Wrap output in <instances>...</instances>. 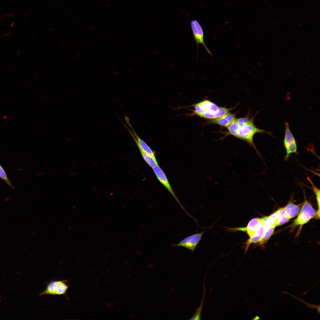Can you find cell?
<instances>
[{
  "label": "cell",
  "mask_w": 320,
  "mask_h": 320,
  "mask_svg": "<svg viewBox=\"0 0 320 320\" xmlns=\"http://www.w3.org/2000/svg\"><path fill=\"white\" fill-rule=\"evenodd\" d=\"M257 133H265L270 135H272L270 132L257 128L254 123L253 118H251L246 124L241 126H239L237 138L247 142L252 146L259 155V152L255 145L253 141L254 136Z\"/></svg>",
  "instance_id": "6da1fadb"
},
{
  "label": "cell",
  "mask_w": 320,
  "mask_h": 320,
  "mask_svg": "<svg viewBox=\"0 0 320 320\" xmlns=\"http://www.w3.org/2000/svg\"><path fill=\"white\" fill-rule=\"evenodd\" d=\"M316 211L306 199L304 201L299 215L293 223V226H302L315 216Z\"/></svg>",
  "instance_id": "7a4b0ae2"
},
{
  "label": "cell",
  "mask_w": 320,
  "mask_h": 320,
  "mask_svg": "<svg viewBox=\"0 0 320 320\" xmlns=\"http://www.w3.org/2000/svg\"><path fill=\"white\" fill-rule=\"evenodd\" d=\"M285 129L284 140V145L286 151L284 160H287L290 155L293 153L298 154L296 140L291 132L289 123L285 122Z\"/></svg>",
  "instance_id": "3957f363"
},
{
  "label": "cell",
  "mask_w": 320,
  "mask_h": 320,
  "mask_svg": "<svg viewBox=\"0 0 320 320\" xmlns=\"http://www.w3.org/2000/svg\"><path fill=\"white\" fill-rule=\"evenodd\" d=\"M152 169L159 180L173 196L185 213L189 217L194 219V218L186 210L178 200L172 188L165 173L161 168L158 165L156 166Z\"/></svg>",
  "instance_id": "277c9868"
},
{
  "label": "cell",
  "mask_w": 320,
  "mask_h": 320,
  "mask_svg": "<svg viewBox=\"0 0 320 320\" xmlns=\"http://www.w3.org/2000/svg\"><path fill=\"white\" fill-rule=\"evenodd\" d=\"M205 231H203L187 236L178 243L173 245V246L183 247L193 252Z\"/></svg>",
  "instance_id": "5b68a950"
},
{
  "label": "cell",
  "mask_w": 320,
  "mask_h": 320,
  "mask_svg": "<svg viewBox=\"0 0 320 320\" xmlns=\"http://www.w3.org/2000/svg\"><path fill=\"white\" fill-rule=\"evenodd\" d=\"M191 26L194 39L197 46V52L199 44H201L209 54L212 56V54L205 43L204 31L199 22L196 20H192L191 21Z\"/></svg>",
  "instance_id": "8992f818"
},
{
  "label": "cell",
  "mask_w": 320,
  "mask_h": 320,
  "mask_svg": "<svg viewBox=\"0 0 320 320\" xmlns=\"http://www.w3.org/2000/svg\"><path fill=\"white\" fill-rule=\"evenodd\" d=\"M204 111L201 117L212 119L218 116V111L220 107L215 103L207 100H205L198 103Z\"/></svg>",
  "instance_id": "52a82bcc"
},
{
  "label": "cell",
  "mask_w": 320,
  "mask_h": 320,
  "mask_svg": "<svg viewBox=\"0 0 320 320\" xmlns=\"http://www.w3.org/2000/svg\"><path fill=\"white\" fill-rule=\"evenodd\" d=\"M261 219L260 218H255L250 220L246 227L235 228H227V230L231 232L238 231L246 232L250 238L255 233L260 221Z\"/></svg>",
  "instance_id": "ba28073f"
},
{
  "label": "cell",
  "mask_w": 320,
  "mask_h": 320,
  "mask_svg": "<svg viewBox=\"0 0 320 320\" xmlns=\"http://www.w3.org/2000/svg\"><path fill=\"white\" fill-rule=\"evenodd\" d=\"M265 230V226L261 220L254 234L245 242L244 248L245 254L251 244L259 243L261 241L263 237Z\"/></svg>",
  "instance_id": "9c48e42d"
},
{
  "label": "cell",
  "mask_w": 320,
  "mask_h": 320,
  "mask_svg": "<svg viewBox=\"0 0 320 320\" xmlns=\"http://www.w3.org/2000/svg\"><path fill=\"white\" fill-rule=\"evenodd\" d=\"M236 119L235 115L230 112L219 117L207 121V124H213L228 127Z\"/></svg>",
  "instance_id": "30bf717a"
},
{
  "label": "cell",
  "mask_w": 320,
  "mask_h": 320,
  "mask_svg": "<svg viewBox=\"0 0 320 320\" xmlns=\"http://www.w3.org/2000/svg\"><path fill=\"white\" fill-rule=\"evenodd\" d=\"M299 206V205H296L291 202L284 207L286 215L289 219L298 215L300 211Z\"/></svg>",
  "instance_id": "8fae6325"
},
{
  "label": "cell",
  "mask_w": 320,
  "mask_h": 320,
  "mask_svg": "<svg viewBox=\"0 0 320 320\" xmlns=\"http://www.w3.org/2000/svg\"><path fill=\"white\" fill-rule=\"evenodd\" d=\"M60 281H54L50 282L47 284L45 290L40 293L39 295H56V293Z\"/></svg>",
  "instance_id": "7c38bea8"
},
{
  "label": "cell",
  "mask_w": 320,
  "mask_h": 320,
  "mask_svg": "<svg viewBox=\"0 0 320 320\" xmlns=\"http://www.w3.org/2000/svg\"><path fill=\"white\" fill-rule=\"evenodd\" d=\"M276 227V225L273 224L265 228L263 237L261 241L258 243L259 245H263L268 241L273 235Z\"/></svg>",
  "instance_id": "4fadbf2b"
},
{
  "label": "cell",
  "mask_w": 320,
  "mask_h": 320,
  "mask_svg": "<svg viewBox=\"0 0 320 320\" xmlns=\"http://www.w3.org/2000/svg\"><path fill=\"white\" fill-rule=\"evenodd\" d=\"M277 211L279 213V217L276 223V227L286 223L289 220L286 215L284 207L280 208Z\"/></svg>",
  "instance_id": "5bb4252c"
},
{
  "label": "cell",
  "mask_w": 320,
  "mask_h": 320,
  "mask_svg": "<svg viewBox=\"0 0 320 320\" xmlns=\"http://www.w3.org/2000/svg\"><path fill=\"white\" fill-rule=\"evenodd\" d=\"M143 159L148 164L151 168H153L156 166L159 165L156 158L140 151Z\"/></svg>",
  "instance_id": "9a60e30c"
},
{
  "label": "cell",
  "mask_w": 320,
  "mask_h": 320,
  "mask_svg": "<svg viewBox=\"0 0 320 320\" xmlns=\"http://www.w3.org/2000/svg\"><path fill=\"white\" fill-rule=\"evenodd\" d=\"M66 280H60L56 293V295H64L67 292L68 286L66 284Z\"/></svg>",
  "instance_id": "2e32d148"
},
{
  "label": "cell",
  "mask_w": 320,
  "mask_h": 320,
  "mask_svg": "<svg viewBox=\"0 0 320 320\" xmlns=\"http://www.w3.org/2000/svg\"><path fill=\"white\" fill-rule=\"evenodd\" d=\"M239 128V126L235 120L227 127L228 132L226 133L225 135H232L237 138V132Z\"/></svg>",
  "instance_id": "e0dca14e"
},
{
  "label": "cell",
  "mask_w": 320,
  "mask_h": 320,
  "mask_svg": "<svg viewBox=\"0 0 320 320\" xmlns=\"http://www.w3.org/2000/svg\"><path fill=\"white\" fill-rule=\"evenodd\" d=\"M307 179L311 185V189L315 195L318 209H320V190L314 185L309 177H307Z\"/></svg>",
  "instance_id": "ac0fdd59"
},
{
  "label": "cell",
  "mask_w": 320,
  "mask_h": 320,
  "mask_svg": "<svg viewBox=\"0 0 320 320\" xmlns=\"http://www.w3.org/2000/svg\"><path fill=\"white\" fill-rule=\"evenodd\" d=\"M0 178L5 182L10 188L14 189L5 171L0 164Z\"/></svg>",
  "instance_id": "d6986e66"
},
{
  "label": "cell",
  "mask_w": 320,
  "mask_h": 320,
  "mask_svg": "<svg viewBox=\"0 0 320 320\" xmlns=\"http://www.w3.org/2000/svg\"><path fill=\"white\" fill-rule=\"evenodd\" d=\"M204 294H203V296L202 297V299L201 303L199 307L197 309L196 313L191 318L190 320H200L201 319V314L202 311V309L203 307V303L204 302Z\"/></svg>",
  "instance_id": "ffe728a7"
},
{
  "label": "cell",
  "mask_w": 320,
  "mask_h": 320,
  "mask_svg": "<svg viewBox=\"0 0 320 320\" xmlns=\"http://www.w3.org/2000/svg\"><path fill=\"white\" fill-rule=\"evenodd\" d=\"M115 303H108L106 304V306L108 307H113L115 305Z\"/></svg>",
  "instance_id": "44dd1931"
},
{
  "label": "cell",
  "mask_w": 320,
  "mask_h": 320,
  "mask_svg": "<svg viewBox=\"0 0 320 320\" xmlns=\"http://www.w3.org/2000/svg\"><path fill=\"white\" fill-rule=\"evenodd\" d=\"M294 25L295 26H297L300 27H302L303 25V24L302 23L294 24Z\"/></svg>",
  "instance_id": "7402d4cb"
},
{
  "label": "cell",
  "mask_w": 320,
  "mask_h": 320,
  "mask_svg": "<svg viewBox=\"0 0 320 320\" xmlns=\"http://www.w3.org/2000/svg\"><path fill=\"white\" fill-rule=\"evenodd\" d=\"M279 22L277 23H276L275 24H274V25H273V26H276V25H279Z\"/></svg>",
  "instance_id": "603a6c76"
},
{
  "label": "cell",
  "mask_w": 320,
  "mask_h": 320,
  "mask_svg": "<svg viewBox=\"0 0 320 320\" xmlns=\"http://www.w3.org/2000/svg\"><path fill=\"white\" fill-rule=\"evenodd\" d=\"M73 174L72 175H75V173L74 172H71V174Z\"/></svg>",
  "instance_id": "cb8c5ba5"
},
{
  "label": "cell",
  "mask_w": 320,
  "mask_h": 320,
  "mask_svg": "<svg viewBox=\"0 0 320 320\" xmlns=\"http://www.w3.org/2000/svg\"><path fill=\"white\" fill-rule=\"evenodd\" d=\"M291 73V72L290 71H288L287 72V73H289V74H290Z\"/></svg>",
  "instance_id": "d4e9b609"
},
{
  "label": "cell",
  "mask_w": 320,
  "mask_h": 320,
  "mask_svg": "<svg viewBox=\"0 0 320 320\" xmlns=\"http://www.w3.org/2000/svg\"><path fill=\"white\" fill-rule=\"evenodd\" d=\"M133 316H131V319H133Z\"/></svg>",
  "instance_id": "484cf974"
},
{
  "label": "cell",
  "mask_w": 320,
  "mask_h": 320,
  "mask_svg": "<svg viewBox=\"0 0 320 320\" xmlns=\"http://www.w3.org/2000/svg\"><path fill=\"white\" fill-rule=\"evenodd\" d=\"M309 1V0H306V1Z\"/></svg>",
  "instance_id": "4316f807"
},
{
  "label": "cell",
  "mask_w": 320,
  "mask_h": 320,
  "mask_svg": "<svg viewBox=\"0 0 320 320\" xmlns=\"http://www.w3.org/2000/svg\"><path fill=\"white\" fill-rule=\"evenodd\" d=\"M127 276H129V274H128L127 275Z\"/></svg>",
  "instance_id": "83f0119b"
},
{
  "label": "cell",
  "mask_w": 320,
  "mask_h": 320,
  "mask_svg": "<svg viewBox=\"0 0 320 320\" xmlns=\"http://www.w3.org/2000/svg\"><path fill=\"white\" fill-rule=\"evenodd\" d=\"M128 268H129V269H130V268H131V267H129Z\"/></svg>",
  "instance_id": "f1b7e54d"
}]
</instances>
